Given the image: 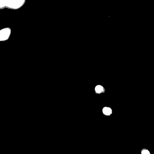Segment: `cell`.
<instances>
[{"instance_id":"obj_1","label":"cell","mask_w":154,"mask_h":154,"mask_svg":"<svg viewBox=\"0 0 154 154\" xmlns=\"http://www.w3.org/2000/svg\"><path fill=\"white\" fill-rule=\"evenodd\" d=\"M25 3L24 0H0V9L7 8L17 10L22 7Z\"/></svg>"},{"instance_id":"obj_2","label":"cell","mask_w":154,"mask_h":154,"mask_svg":"<svg viewBox=\"0 0 154 154\" xmlns=\"http://www.w3.org/2000/svg\"><path fill=\"white\" fill-rule=\"evenodd\" d=\"M11 35V29L5 28L0 30V41H5L9 39Z\"/></svg>"},{"instance_id":"obj_3","label":"cell","mask_w":154,"mask_h":154,"mask_svg":"<svg viewBox=\"0 0 154 154\" xmlns=\"http://www.w3.org/2000/svg\"><path fill=\"white\" fill-rule=\"evenodd\" d=\"M102 112L104 115L110 116L112 113V110L110 107H105L102 109Z\"/></svg>"},{"instance_id":"obj_4","label":"cell","mask_w":154,"mask_h":154,"mask_svg":"<svg viewBox=\"0 0 154 154\" xmlns=\"http://www.w3.org/2000/svg\"><path fill=\"white\" fill-rule=\"evenodd\" d=\"M95 92L96 94H101L102 93H104L105 91V90L104 88L101 85H97L95 87Z\"/></svg>"},{"instance_id":"obj_5","label":"cell","mask_w":154,"mask_h":154,"mask_svg":"<svg viewBox=\"0 0 154 154\" xmlns=\"http://www.w3.org/2000/svg\"><path fill=\"white\" fill-rule=\"evenodd\" d=\"M141 154H151L150 152L149 151V150L147 149H143L141 151Z\"/></svg>"}]
</instances>
